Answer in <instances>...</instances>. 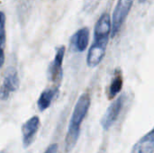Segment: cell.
Returning a JSON list of instances; mask_svg holds the SVG:
<instances>
[{
    "label": "cell",
    "instance_id": "6da1fadb",
    "mask_svg": "<svg viewBox=\"0 0 154 153\" xmlns=\"http://www.w3.org/2000/svg\"><path fill=\"white\" fill-rule=\"evenodd\" d=\"M111 34V18L107 13L103 14L97 20L94 31V41L89 49L87 63L89 67L97 66L103 60L109 36Z\"/></svg>",
    "mask_w": 154,
    "mask_h": 153
},
{
    "label": "cell",
    "instance_id": "7a4b0ae2",
    "mask_svg": "<svg viewBox=\"0 0 154 153\" xmlns=\"http://www.w3.org/2000/svg\"><path fill=\"white\" fill-rule=\"evenodd\" d=\"M89 106H90V96L88 94H83L78 100L70 119V123L66 137L67 151H70L78 142L80 133V126L88 112Z\"/></svg>",
    "mask_w": 154,
    "mask_h": 153
},
{
    "label": "cell",
    "instance_id": "3957f363",
    "mask_svg": "<svg viewBox=\"0 0 154 153\" xmlns=\"http://www.w3.org/2000/svg\"><path fill=\"white\" fill-rule=\"evenodd\" d=\"M134 0H118L114 10L111 23V36L114 38L121 30Z\"/></svg>",
    "mask_w": 154,
    "mask_h": 153
},
{
    "label": "cell",
    "instance_id": "277c9868",
    "mask_svg": "<svg viewBox=\"0 0 154 153\" xmlns=\"http://www.w3.org/2000/svg\"><path fill=\"white\" fill-rule=\"evenodd\" d=\"M20 85L19 77L17 71L14 68H9L5 74L3 83L0 87V99L7 100L10 95L15 92Z\"/></svg>",
    "mask_w": 154,
    "mask_h": 153
},
{
    "label": "cell",
    "instance_id": "5b68a950",
    "mask_svg": "<svg viewBox=\"0 0 154 153\" xmlns=\"http://www.w3.org/2000/svg\"><path fill=\"white\" fill-rule=\"evenodd\" d=\"M125 99V95H121V96H119V97L116 98V100H115L109 106V107L107 108L106 112L105 113V115L102 117L101 122H100L104 130H106V131L109 130L110 127L117 120V118L120 115V112L124 106Z\"/></svg>",
    "mask_w": 154,
    "mask_h": 153
},
{
    "label": "cell",
    "instance_id": "8992f818",
    "mask_svg": "<svg viewBox=\"0 0 154 153\" xmlns=\"http://www.w3.org/2000/svg\"><path fill=\"white\" fill-rule=\"evenodd\" d=\"M65 54V47L60 46L56 52L53 61L51 63L49 68V79L53 83L56 88H59V86L62 79V61Z\"/></svg>",
    "mask_w": 154,
    "mask_h": 153
},
{
    "label": "cell",
    "instance_id": "52a82bcc",
    "mask_svg": "<svg viewBox=\"0 0 154 153\" xmlns=\"http://www.w3.org/2000/svg\"><path fill=\"white\" fill-rule=\"evenodd\" d=\"M40 126V119L38 116H32L30 118L22 127L23 143L24 147H28L34 140L35 134Z\"/></svg>",
    "mask_w": 154,
    "mask_h": 153
},
{
    "label": "cell",
    "instance_id": "ba28073f",
    "mask_svg": "<svg viewBox=\"0 0 154 153\" xmlns=\"http://www.w3.org/2000/svg\"><path fill=\"white\" fill-rule=\"evenodd\" d=\"M154 152V128L141 138L134 146L132 153H153Z\"/></svg>",
    "mask_w": 154,
    "mask_h": 153
},
{
    "label": "cell",
    "instance_id": "9c48e42d",
    "mask_svg": "<svg viewBox=\"0 0 154 153\" xmlns=\"http://www.w3.org/2000/svg\"><path fill=\"white\" fill-rule=\"evenodd\" d=\"M89 41V30L87 27L79 29L71 38V45L77 51H84Z\"/></svg>",
    "mask_w": 154,
    "mask_h": 153
},
{
    "label": "cell",
    "instance_id": "30bf717a",
    "mask_svg": "<svg viewBox=\"0 0 154 153\" xmlns=\"http://www.w3.org/2000/svg\"><path fill=\"white\" fill-rule=\"evenodd\" d=\"M58 89L59 88L56 87L48 88L41 94L37 102V106L40 109V111H44L51 106L52 99L58 93Z\"/></svg>",
    "mask_w": 154,
    "mask_h": 153
},
{
    "label": "cell",
    "instance_id": "8fae6325",
    "mask_svg": "<svg viewBox=\"0 0 154 153\" xmlns=\"http://www.w3.org/2000/svg\"><path fill=\"white\" fill-rule=\"evenodd\" d=\"M122 87H123V76H122L121 71L117 69L115 73V76L109 87L108 98L109 99L114 98L121 91Z\"/></svg>",
    "mask_w": 154,
    "mask_h": 153
},
{
    "label": "cell",
    "instance_id": "7c38bea8",
    "mask_svg": "<svg viewBox=\"0 0 154 153\" xmlns=\"http://www.w3.org/2000/svg\"><path fill=\"white\" fill-rule=\"evenodd\" d=\"M5 37V14L0 11V38Z\"/></svg>",
    "mask_w": 154,
    "mask_h": 153
},
{
    "label": "cell",
    "instance_id": "4fadbf2b",
    "mask_svg": "<svg viewBox=\"0 0 154 153\" xmlns=\"http://www.w3.org/2000/svg\"><path fill=\"white\" fill-rule=\"evenodd\" d=\"M5 44V41L0 40V69L2 68L5 62V53H4Z\"/></svg>",
    "mask_w": 154,
    "mask_h": 153
},
{
    "label": "cell",
    "instance_id": "5bb4252c",
    "mask_svg": "<svg viewBox=\"0 0 154 153\" xmlns=\"http://www.w3.org/2000/svg\"><path fill=\"white\" fill-rule=\"evenodd\" d=\"M57 151H58V145L54 143L49 146V148L46 150V151L44 153H57Z\"/></svg>",
    "mask_w": 154,
    "mask_h": 153
},
{
    "label": "cell",
    "instance_id": "9a60e30c",
    "mask_svg": "<svg viewBox=\"0 0 154 153\" xmlns=\"http://www.w3.org/2000/svg\"><path fill=\"white\" fill-rule=\"evenodd\" d=\"M139 1H140V2H142V3H143V2H145V1H146V0H139Z\"/></svg>",
    "mask_w": 154,
    "mask_h": 153
},
{
    "label": "cell",
    "instance_id": "2e32d148",
    "mask_svg": "<svg viewBox=\"0 0 154 153\" xmlns=\"http://www.w3.org/2000/svg\"><path fill=\"white\" fill-rule=\"evenodd\" d=\"M2 153H5V152H2Z\"/></svg>",
    "mask_w": 154,
    "mask_h": 153
}]
</instances>
